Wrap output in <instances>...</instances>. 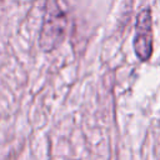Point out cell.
I'll list each match as a JSON object with an SVG mask.
<instances>
[{"label":"cell","mask_w":160,"mask_h":160,"mask_svg":"<svg viewBox=\"0 0 160 160\" xmlns=\"http://www.w3.org/2000/svg\"><path fill=\"white\" fill-rule=\"evenodd\" d=\"M66 15L58 1L48 0L39 35V45L41 50L49 52L62 42L66 34Z\"/></svg>","instance_id":"cell-1"},{"label":"cell","mask_w":160,"mask_h":160,"mask_svg":"<svg viewBox=\"0 0 160 160\" xmlns=\"http://www.w3.org/2000/svg\"><path fill=\"white\" fill-rule=\"evenodd\" d=\"M134 51L141 61H148L152 54V20L149 8L140 10L136 16Z\"/></svg>","instance_id":"cell-2"}]
</instances>
